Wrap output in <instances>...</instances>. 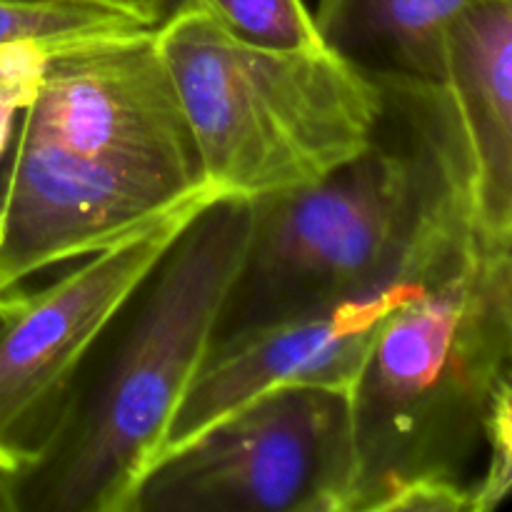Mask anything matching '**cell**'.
<instances>
[{
	"instance_id": "5b68a950",
	"label": "cell",
	"mask_w": 512,
	"mask_h": 512,
	"mask_svg": "<svg viewBox=\"0 0 512 512\" xmlns=\"http://www.w3.org/2000/svg\"><path fill=\"white\" fill-rule=\"evenodd\" d=\"M228 195L205 183L45 288H13L0 305V473L38 458L93 353L185 225Z\"/></svg>"
},
{
	"instance_id": "7a4b0ae2",
	"label": "cell",
	"mask_w": 512,
	"mask_h": 512,
	"mask_svg": "<svg viewBox=\"0 0 512 512\" xmlns=\"http://www.w3.org/2000/svg\"><path fill=\"white\" fill-rule=\"evenodd\" d=\"M250 200L200 210L120 313L113 353L75 385L38 458L0 473V510L130 512L203 368L250 238Z\"/></svg>"
},
{
	"instance_id": "9a60e30c",
	"label": "cell",
	"mask_w": 512,
	"mask_h": 512,
	"mask_svg": "<svg viewBox=\"0 0 512 512\" xmlns=\"http://www.w3.org/2000/svg\"><path fill=\"white\" fill-rule=\"evenodd\" d=\"M18 110H13L10 105L0 103V155L8 150L10 138H13V118Z\"/></svg>"
},
{
	"instance_id": "277c9868",
	"label": "cell",
	"mask_w": 512,
	"mask_h": 512,
	"mask_svg": "<svg viewBox=\"0 0 512 512\" xmlns=\"http://www.w3.org/2000/svg\"><path fill=\"white\" fill-rule=\"evenodd\" d=\"M353 473L348 393L285 385L160 458L130 512H350Z\"/></svg>"
},
{
	"instance_id": "2e32d148",
	"label": "cell",
	"mask_w": 512,
	"mask_h": 512,
	"mask_svg": "<svg viewBox=\"0 0 512 512\" xmlns=\"http://www.w3.org/2000/svg\"><path fill=\"white\" fill-rule=\"evenodd\" d=\"M3 300H5V293H0V305H3Z\"/></svg>"
},
{
	"instance_id": "52a82bcc",
	"label": "cell",
	"mask_w": 512,
	"mask_h": 512,
	"mask_svg": "<svg viewBox=\"0 0 512 512\" xmlns=\"http://www.w3.org/2000/svg\"><path fill=\"white\" fill-rule=\"evenodd\" d=\"M475 238H480L478 230L463 225L408 270L365 293L215 340L170 423L155 463L268 390L315 385L350 393L380 323Z\"/></svg>"
},
{
	"instance_id": "8fae6325",
	"label": "cell",
	"mask_w": 512,
	"mask_h": 512,
	"mask_svg": "<svg viewBox=\"0 0 512 512\" xmlns=\"http://www.w3.org/2000/svg\"><path fill=\"white\" fill-rule=\"evenodd\" d=\"M153 28L120 10L63 0H0V43L40 40L53 50Z\"/></svg>"
},
{
	"instance_id": "5bb4252c",
	"label": "cell",
	"mask_w": 512,
	"mask_h": 512,
	"mask_svg": "<svg viewBox=\"0 0 512 512\" xmlns=\"http://www.w3.org/2000/svg\"><path fill=\"white\" fill-rule=\"evenodd\" d=\"M63 3H83V5H100V8L120 10V13H128L133 18H138L140 23L153 25L158 28L168 13L173 10L170 0H63Z\"/></svg>"
},
{
	"instance_id": "3957f363",
	"label": "cell",
	"mask_w": 512,
	"mask_h": 512,
	"mask_svg": "<svg viewBox=\"0 0 512 512\" xmlns=\"http://www.w3.org/2000/svg\"><path fill=\"white\" fill-rule=\"evenodd\" d=\"M155 43L193 130L200 173L235 198L318 183L358 158L383 120L378 78L330 45L260 48L190 3L170 10Z\"/></svg>"
},
{
	"instance_id": "4fadbf2b",
	"label": "cell",
	"mask_w": 512,
	"mask_h": 512,
	"mask_svg": "<svg viewBox=\"0 0 512 512\" xmlns=\"http://www.w3.org/2000/svg\"><path fill=\"white\" fill-rule=\"evenodd\" d=\"M53 53L40 40L0 43V103L23 113L38 95Z\"/></svg>"
},
{
	"instance_id": "7c38bea8",
	"label": "cell",
	"mask_w": 512,
	"mask_h": 512,
	"mask_svg": "<svg viewBox=\"0 0 512 512\" xmlns=\"http://www.w3.org/2000/svg\"><path fill=\"white\" fill-rule=\"evenodd\" d=\"M203 8L245 43L275 50L325 48L305 0H180ZM178 3V5H180Z\"/></svg>"
},
{
	"instance_id": "6da1fadb",
	"label": "cell",
	"mask_w": 512,
	"mask_h": 512,
	"mask_svg": "<svg viewBox=\"0 0 512 512\" xmlns=\"http://www.w3.org/2000/svg\"><path fill=\"white\" fill-rule=\"evenodd\" d=\"M512 248H460L380 323L348 393L350 512H473L468 470L512 395Z\"/></svg>"
},
{
	"instance_id": "9c48e42d",
	"label": "cell",
	"mask_w": 512,
	"mask_h": 512,
	"mask_svg": "<svg viewBox=\"0 0 512 512\" xmlns=\"http://www.w3.org/2000/svg\"><path fill=\"white\" fill-rule=\"evenodd\" d=\"M440 83L468 155L480 235L512 248V0H480L450 23Z\"/></svg>"
},
{
	"instance_id": "30bf717a",
	"label": "cell",
	"mask_w": 512,
	"mask_h": 512,
	"mask_svg": "<svg viewBox=\"0 0 512 512\" xmlns=\"http://www.w3.org/2000/svg\"><path fill=\"white\" fill-rule=\"evenodd\" d=\"M480 0H318L325 43L370 73L420 80L443 75L445 33Z\"/></svg>"
},
{
	"instance_id": "e0dca14e",
	"label": "cell",
	"mask_w": 512,
	"mask_h": 512,
	"mask_svg": "<svg viewBox=\"0 0 512 512\" xmlns=\"http://www.w3.org/2000/svg\"><path fill=\"white\" fill-rule=\"evenodd\" d=\"M170 3H173V8H175V5H178V3H180V0H170Z\"/></svg>"
},
{
	"instance_id": "ba28073f",
	"label": "cell",
	"mask_w": 512,
	"mask_h": 512,
	"mask_svg": "<svg viewBox=\"0 0 512 512\" xmlns=\"http://www.w3.org/2000/svg\"><path fill=\"white\" fill-rule=\"evenodd\" d=\"M200 185L180 188L18 133L0 190V293L108 248Z\"/></svg>"
},
{
	"instance_id": "8992f818",
	"label": "cell",
	"mask_w": 512,
	"mask_h": 512,
	"mask_svg": "<svg viewBox=\"0 0 512 512\" xmlns=\"http://www.w3.org/2000/svg\"><path fill=\"white\" fill-rule=\"evenodd\" d=\"M20 133L180 188L205 183L155 28L55 50Z\"/></svg>"
}]
</instances>
